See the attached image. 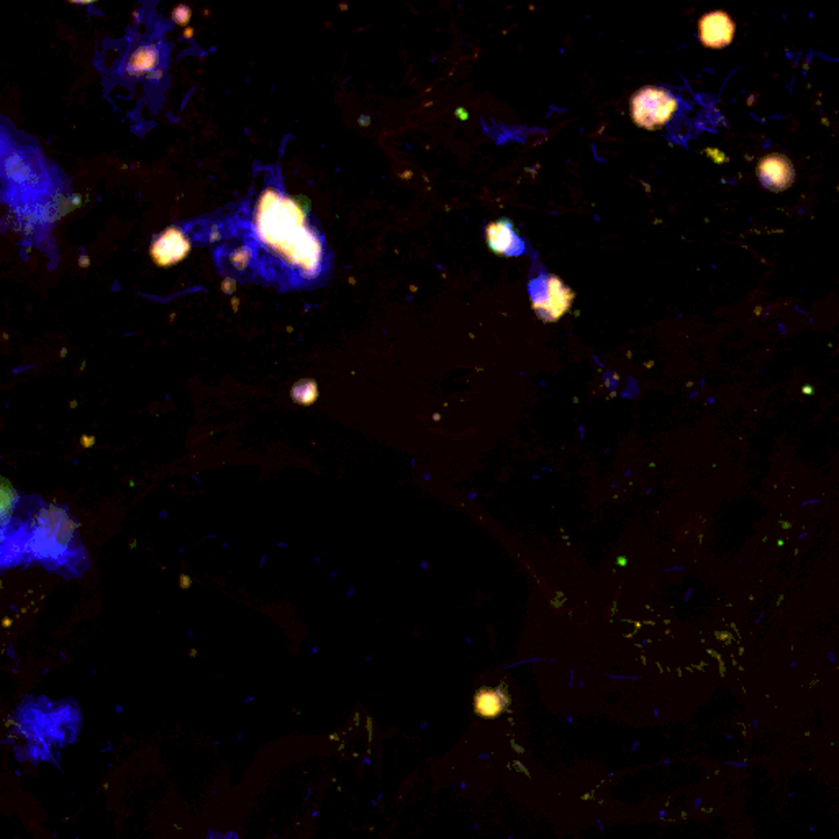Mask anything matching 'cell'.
<instances>
[{"label": "cell", "mask_w": 839, "mask_h": 839, "mask_svg": "<svg viewBox=\"0 0 839 839\" xmlns=\"http://www.w3.org/2000/svg\"><path fill=\"white\" fill-rule=\"evenodd\" d=\"M677 110H679V100L664 87H642L634 92L629 100V113H631L633 123H636L640 128L649 131L667 125Z\"/></svg>", "instance_id": "cell-3"}, {"label": "cell", "mask_w": 839, "mask_h": 839, "mask_svg": "<svg viewBox=\"0 0 839 839\" xmlns=\"http://www.w3.org/2000/svg\"><path fill=\"white\" fill-rule=\"evenodd\" d=\"M79 551L84 552L67 510L49 506L38 512L28 531L25 555L36 557L49 570H78Z\"/></svg>", "instance_id": "cell-2"}, {"label": "cell", "mask_w": 839, "mask_h": 839, "mask_svg": "<svg viewBox=\"0 0 839 839\" xmlns=\"http://www.w3.org/2000/svg\"><path fill=\"white\" fill-rule=\"evenodd\" d=\"M245 223V243L232 251L235 267L254 262L262 279L285 287H306L326 276L330 248L295 200L266 189Z\"/></svg>", "instance_id": "cell-1"}, {"label": "cell", "mask_w": 839, "mask_h": 839, "mask_svg": "<svg viewBox=\"0 0 839 839\" xmlns=\"http://www.w3.org/2000/svg\"><path fill=\"white\" fill-rule=\"evenodd\" d=\"M485 241L492 253L498 256L515 258L525 254V241L518 236L510 220L491 221L485 227Z\"/></svg>", "instance_id": "cell-7"}, {"label": "cell", "mask_w": 839, "mask_h": 839, "mask_svg": "<svg viewBox=\"0 0 839 839\" xmlns=\"http://www.w3.org/2000/svg\"><path fill=\"white\" fill-rule=\"evenodd\" d=\"M726 765H730V768L746 769L748 768V761H728Z\"/></svg>", "instance_id": "cell-12"}, {"label": "cell", "mask_w": 839, "mask_h": 839, "mask_svg": "<svg viewBox=\"0 0 839 839\" xmlns=\"http://www.w3.org/2000/svg\"><path fill=\"white\" fill-rule=\"evenodd\" d=\"M536 317L539 320L552 323L561 320L569 312L576 299V293L557 276L541 274L531 279L528 285Z\"/></svg>", "instance_id": "cell-4"}, {"label": "cell", "mask_w": 839, "mask_h": 839, "mask_svg": "<svg viewBox=\"0 0 839 839\" xmlns=\"http://www.w3.org/2000/svg\"><path fill=\"white\" fill-rule=\"evenodd\" d=\"M476 713L484 718H493L500 715L508 705V695L504 687L498 689H480L476 693Z\"/></svg>", "instance_id": "cell-9"}, {"label": "cell", "mask_w": 839, "mask_h": 839, "mask_svg": "<svg viewBox=\"0 0 839 839\" xmlns=\"http://www.w3.org/2000/svg\"><path fill=\"white\" fill-rule=\"evenodd\" d=\"M757 179L761 186L770 192H782L794 184L795 168L787 156L774 155L764 156L757 163Z\"/></svg>", "instance_id": "cell-6"}, {"label": "cell", "mask_w": 839, "mask_h": 839, "mask_svg": "<svg viewBox=\"0 0 839 839\" xmlns=\"http://www.w3.org/2000/svg\"><path fill=\"white\" fill-rule=\"evenodd\" d=\"M156 65V51L150 46H143V48L136 49L133 54L126 61V69L131 74H143V72L151 71Z\"/></svg>", "instance_id": "cell-10"}, {"label": "cell", "mask_w": 839, "mask_h": 839, "mask_svg": "<svg viewBox=\"0 0 839 839\" xmlns=\"http://www.w3.org/2000/svg\"><path fill=\"white\" fill-rule=\"evenodd\" d=\"M808 831H810V833H815V826H808Z\"/></svg>", "instance_id": "cell-14"}, {"label": "cell", "mask_w": 839, "mask_h": 839, "mask_svg": "<svg viewBox=\"0 0 839 839\" xmlns=\"http://www.w3.org/2000/svg\"><path fill=\"white\" fill-rule=\"evenodd\" d=\"M190 251V243L184 232L179 228H168L156 238L151 246V256L157 266H172L182 261Z\"/></svg>", "instance_id": "cell-8"}, {"label": "cell", "mask_w": 839, "mask_h": 839, "mask_svg": "<svg viewBox=\"0 0 839 839\" xmlns=\"http://www.w3.org/2000/svg\"><path fill=\"white\" fill-rule=\"evenodd\" d=\"M291 397L293 402L297 403V405H313L315 402H317L318 399V385L317 382L310 381V379H305V381H299L295 385L292 387L291 390Z\"/></svg>", "instance_id": "cell-11"}, {"label": "cell", "mask_w": 839, "mask_h": 839, "mask_svg": "<svg viewBox=\"0 0 839 839\" xmlns=\"http://www.w3.org/2000/svg\"><path fill=\"white\" fill-rule=\"evenodd\" d=\"M736 35V23L725 10L708 12L698 20V40L711 49L726 48Z\"/></svg>", "instance_id": "cell-5"}, {"label": "cell", "mask_w": 839, "mask_h": 839, "mask_svg": "<svg viewBox=\"0 0 839 839\" xmlns=\"http://www.w3.org/2000/svg\"><path fill=\"white\" fill-rule=\"evenodd\" d=\"M700 805H702V798H697V802H695V808H700Z\"/></svg>", "instance_id": "cell-13"}]
</instances>
